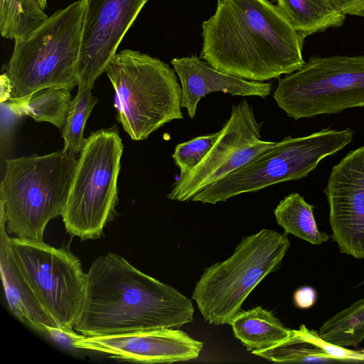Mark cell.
Here are the masks:
<instances>
[{
	"label": "cell",
	"mask_w": 364,
	"mask_h": 364,
	"mask_svg": "<svg viewBox=\"0 0 364 364\" xmlns=\"http://www.w3.org/2000/svg\"><path fill=\"white\" fill-rule=\"evenodd\" d=\"M48 16L36 0H0V34L22 40Z\"/></svg>",
	"instance_id": "44dd1931"
},
{
	"label": "cell",
	"mask_w": 364,
	"mask_h": 364,
	"mask_svg": "<svg viewBox=\"0 0 364 364\" xmlns=\"http://www.w3.org/2000/svg\"><path fill=\"white\" fill-rule=\"evenodd\" d=\"M78 92L92 90L149 0H83Z\"/></svg>",
	"instance_id": "8fae6325"
},
{
	"label": "cell",
	"mask_w": 364,
	"mask_h": 364,
	"mask_svg": "<svg viewBox=\"0 0 364 364\" xmlns=\"http://www.w3.org/2000/svg\"><path fill=\"white\" fill-rule=\"evenodd\" d=\"M16 263L50 320L75 331L86 291V273L80 259L64 248L43 240L11 237Z\"/></svg>",
	"instance_id": "30bf717a"
},
{
	"label": "cell",
	"mask_w": 364,
	"mask_h": 364,
	"mask_svg": "<svg viewBox=\"0 0 364 364\" xmlns=\"http://www.w3.org/2000/svg\"><path fill=\"white\" fill-rule=\"evenodd\" d=\"M105 73L114 90L117 119L132 140H144L166 123L183 118L181 85L175 70L160 59L124 49Z\"/></svg>",
	"instance_id": "5b68a950"
},
{
	"label": "cell",
	"mask_w": 364,
	"mask_h": 364,
	"mask_svg": "<svg viewBox=\"0 0 364 364\" xmlns=\"http://www.w3.org/2000/svg\"><path fill=\"white\" fill-rule=\"evenodd\" d=\"M200 58L213 68L264 82L299 70L303 38L269 0H218L202 23Z\"/></svg>",
	"instance_id": "6da1fadb"
},
{
	"label": "cell",
	"mask_w": 364,
	"mask_h": 364,
	"mask_svg": "<svg viewBox=\"0 0 364 364\" xmlns=\"http://www.w3.org/2000/svg\"><path fill=\"white\" fill-rule=\"evenodd\" d=\"M123 148L117 125L92 132L85 139L61 215L71 237L99 238L114 218Z\"/></svg>",
	"instance_id": "ba28073f"
},
{
	"label": "cell",
	"mask_w": 364,
	"mask_h": 364,
	"mask_svg": "<svg viewBox=\"0 0 364 364\" xmlns=\"http://www.w3.org/2000/svg\"><path fill=\"white\" fill-rule=\"evenodd\" d=\"M77 161L75 154L63 149L5 161L0 207L8 233L43 240L48 223L63 213Z\"/></svg>",
	"instance_id": "3957f363"
},
{
	"label": "cell",
	"mask_w": 364,
	"mask_h": 364,
	"mask_svg": "<svg viewBox=\"0 0 364 364\" xmlns=\"http://www.w3.org/2000/svg\"><path fill=\"white\" fill-rule=\"evenodd\" d=\"M171 63L181 85V107L187 109L191 119L196 117L198 104L202 97L212 92L262 98L272 92L271 82L248 80L223 73L196 55L175 58Z\"/></svg>",
	"instance_id": "9a60e30c"
},
{
	"label": "cell",
	"mask_w": 364,
	"mask_h": 364,
	"mask_svg": "<svg viewBox=\"0 0 364 364\" xmlns=\"http://www.w3.org/2000/svg\"><path fill=\"white\" fill-rule=\"evenodd\" d=\"M277 6L303 38L341 26L346 15L331 0H277Z\"/></svg>",
	"instance_id": "ac0fdd59"
},
{
	"label": "cell",
	"mask_w": 364,
	"mask_h": 364,
	"mask_svg": "<svg viewBox=\"0 0 364 364\" xmlns=\"http://www.w3.org/2000/svg\"><path fill=\"white\" fill-rule=\"evenodd\" d=\"M255 355L279 363L336 362L320 348L296 336L292 330L289 338L272 347L252 350Z\"/></svg>",
	"instance_id": "cb8c5ba5"
},
{
	"label": "cell",
	"mask_w": 364,
	"mask_h": 364,
	"mask_svg": "<svg viewBox=\"0 0 364 364\" xmlns=\"http://www.w3.org/2000/svg\"><path fill=\"white\" fill-rule=\"evenodd\" d=\"M43 334L47 335L51 339L62 345L73 348L75 343L85 337L82 334L77 333L75 331L69 332L60 328L53 326L46 327Z\"/></svg>",
	"instance_id": "4316f807"
},
{
	"label": "cell",
	"mask_w": 364,
	"mask_h": 364,
	"mask_svg": "<svg viewBox=\"0 0 364 364\" xmlns=\"http://www.w3.org/2000/svg\"><path fill=\"white\" fill-rule=\"evenodd\" d=\"M91 91H77L70 102L63 127V149L75 155L80 154L86 139L84 138L85 126L93 107L98 102V99L92 95Z\"/></svg>",
	"instance_id": "603a6c76"
},
{
	"label": "cell",
	"mask_w": 364,
	"mask_h": 364,
	"mask_svg": "<svg viewBox=\"0 0 364 364\" xmlns=\"http://www.w3.org/2000/svg\"><path fill=\"white\" fill-rule=\"evenodd\" d=\"M363 352H364V348L361 350Z\"/></svg>",
	"instance_id": "d6a6232c"
},
{
	"label": "cell",
	"mask_w": 364,
	"mask_h": 364,
	"mask_svg": "<svg viewBox=\"0 0 364 364\" xmlns=\"http://www.w3.org/2000/svg\"><path fill=\"white\" fill-rule=\"evenodd\" d=\"M0 269L5 296L12 314L32 329L44 333L50 320L19 269L14 257L6 218L0 207Z\"/></svg>",
	"instance_id": "2e32d148"
},
{
	"label": "cell",
	"mask_w": 364,
	"mask_h": 364,
	"mask_svg": "<svg viewBox=\"0 0 364 364\" xmlns=\"http://www.w3.org/2000/svg\"><path fill=\"white\" fill-rule=\"evenodd\" d=\"M273 97L294 120L364 107V55L312 56L279 79Z\"/></svg>",
	"instance_id": "9c48e42d"
},
{
	"label": "cell",
	"mask_w": 364,
	"mask_h": 364,
	"mask_svg": "<svg viewBox=\"0 0 364 364\" xmlns=\"http://www.w3.org/2000/svg\"><path fill=\"white\" fill-rule=\"evenodd\" d=\"M292 330L296 336L320 348L336 361L364 362V352L362 350H353L328 342L321 338L318 332L309 329L304 324H301L299 329Z\"/></svg>",
	"instance_id": "484cf974"
},
{
	"label": "cell",
	"mask_w": 364,
	"mask_h": 364,
	"mask_svg": "<svg viewBox=\"0 0 364 364\" xmlns=\"http://www.w3.org/2000/svg\"><path fill=\"white\" fill-rule=\"evenodd\" d=\"M289 247L286 232L262 229L244 237L227 259L205 268L192 294L203 319L229 324L255 287L279 268Z\"/></svg>",
	"instance_id": "8992f818"
},
{
	"label": "cell",
	"mask_w": 364,
	"mask_h": 364,
	"mask_svg": "<svg viewBox=\"0 0 364 364\" xmlns=\"http://www.w3.org/2000/svg\"><path fill=\"white\" fill-rule=\"evenodd\" d=\"M343 14L364 17V0H331Z\"/></svg>",
	"instance_id": "f1b7e54d"
},
{
	"label": "cell",
	"mask_w": 364,
	"mask_h": 364,
	"mask_svg": "<svg viewBox=\"0 0 364 364\" xmlns=\"http://www.w3.org/2000/svg\"><path fill=\"white\" fill-rule=\"evenodd\" d=\"M71 101L69 90L48 87L34 92L23 102H9L8 105L19 117L26 115L38 122H49L61 129Z\"/></svg>",
	"instance_id": "ffe728a7"
},
{
	"label": "cell",
	"mask_w": 364,
	"mask_h": 364,
	"mask_svg": "<svg viewBox=\"0 0 364 364\" xmlns=\"http://www.w3.org/2000/svg\"><path fill=\"white\" fill-rule=\"evenodd\" d=\"M277 224L287 234H292L312 245H320L331 236L320 231L314 215V206L298 193H292L282 199L274 210Z\"/></svg>",
	"instance_id": "d6986e66"
},
{
	"label": "cell",
	"mask_w": 364,
	"mask_h": 364,
	"mask_svg": "<svg viewBox=\"0 0 364 364\" xmlns=\"http://www.w3.org/2000/svg\"><path fill=\"white\" fill-rule=\"evenodd\" d=\"M323 191L331 237L341 253L364 259V146L333 166Z\"/></svg>",
	"instance_id": "7c38bea8"
},
{
	"label": "cell",
	"mask_w": 364,
	"mask_h": 364,
	"mask_svg": "<svg viewBox=\"0 0 364 364\" xmlns=\"http://www.w3.org/2000/svg\"><path fill=\"white\" fill-rule=\"evenodd\" d=\"M294 305L302 309L312 307L316 300V292L311 287H303L296 289L293 295Z\"/></svg>",
	"instance_id": "83f0119b"
},
{
	"label": "cell",
	"mask_w": 364,
	"mask_h": 364,
	"mask_svg": "<svg viewBox=\"0 0 364 364\" xmlns=\"http://www.w3.org/2000/svg\"><path fill=\"white\" fill-rule=\"evenodd\" d=\"M262 122L255 118L246 100L233 105L230 117L220 130L218 140L202 161L183 176H178L167 198L186 202L202 191L208 178L237 149L261 139Z\"/></svg>",
	"instance_id": "5bb4252c"
},
{
	"label": "cell",
	"mask_w": 364,
	"mask_h": 364,
	"mask_svg": "<svg viewBox=\"0 0 364 364\" xmlns=\"http://www.w3.org/2000/svg\"><path fill=\"white\" fill-rule=\"evenodd\" d=\"M84 10V1L77 0L14 41L6 72L12 86L9 102L20 103L48 87L71 91L78 86Z\"/></svg>",
	"instance_id": "277c9868"
},
{
	"label": "cell",
	"mask_w": 364,
	"mask_h": 364,
	"mask_svg": "<svg viewBox=\"0 0 364 364\" xmlns=\"http://www.w3.org/2000/svg\"><path fill=\"white\" fill-rule=\"evenodd\" d=\"M220 134L218 131L177 144L172 159L180 170L179 176L188 173L202 161L218 140Z\"/></svg>",
	"instance_id": "d4e9b609"
},
{
	"label": "cell",
	"mask_w": 364,
	"mask_h": 364,
	"mask_svg": "<svg viewBox=\"0 0 364 364\" xmlns=\"http://www.w3.org/2000/svg\"><path fill=\"white\" fill-rule=\"evenodd\" d=\"M85 296L75 331L85 337L180 327L193 320L191 300L112 252L86 272Z\"/></svg>",
	"instance_id": "7a4b0ae2"
},
{
	"label": "cell",
	"mask_w": 364,
	"mask_h": 364,
	"mask_svg": "<svg viewBox=\"0 0 364 364\" xmlns=\"http://www.w3.org/2000/svg\"><path fill=\"white\" fill-rule=\"evenodd\" d=\"M353 133L350 128L328 127L304 136H287L198 192L191 200L215 205L242 193L304 178L321 160L351 143Z\"/></svg>",
	"instance_id": "52a82bcc"
},
{
	"label": "cell",
	"mask_w": 364,
	"mask_h": 364,
	"mask_svg": "<svg viewBox=\"0 0 364 364\" xmlns=\"http://www.w3.org/2000/svg\"><path fill=\"white\" fill-rule=\"evenodd\" d=\"M38 6L41 7L42 10L47 7V0H36Z\"/></svg>",
	"instance_id": "4dcf8cb0"
},
{
	"label": "cell",
	"mask_w": 364,
	"mask_h": 364,
	"mask_svg": "<svg viewBox=\"0 0 364 364\" xmlns=\"http://www.w3.org/2000/svg\"><path fill=\"white\" fill-rule=\"evenodd\" d=\"M0 101L1 103L9 100L12 96V86L9 77L6 73L0 76Z\"/></svg>",
	"instance_id": "f546056e"
},
{
	"label": "cell",
	"mask_w": 364,
	"mask_h": 364,
	"mask_svg": "<svg viewBox=\"0 0 364 364\" xmlns=\"http://www.w3.org/2000/svg\"><path fill=\"white\" fill-rule=\"evenodd\" d=\"M234 336L247 350L265 349L276 346L292 333L272 311L256 306L240 311L230 321Z\"/></svg>",
	"instance_id": "e0dca14e"
},
{
	"label": "cell",
	"mask_w": 364,
	"mask_h": 364,
	"mask_svg": "<svg viewBox=\"0 0 364 364\" xmlns=\"http://www.w3.org/2000/svg\"><path fill=\"white\" fill-rule=\"evenodd\" d=\"M203 343L175 328L84 337L74 348L97 351L114 358L144 363H171L197 358Z\"/></svg>",
	"instance_id": "4fadbf2b"
},
{
	"label": "cell",
	"mask_w": 364,
	"mask_h": 364,
	"mask_svg": "<svg viewBox=\"0 0 364 364\" xmlns=\"http://www.w3.org/2000/svg\"><path fill=\"white\" fill-rule=\"evenodd\" d=\"M318 333L326 341L343 347L361 343L364 340V298L325 321Z\"/></svg>",
	"instance_id": "7402d4cb"
},
{
	"label": "cell",
	"mask_w": 364,
	"mask_h": 364,
	"mask_svg": "<svg viewBox=\"0 0 364 364\" xmlns=\"http://www.w3.org/2000/svg\"><path fill=\"white\" fill-rule=\"evenodd\" d=\"M362 284H364V279L358 284V286H360Z\"/></svg>",
	"instance_id": "1f68e13d"
}]
</instances>
